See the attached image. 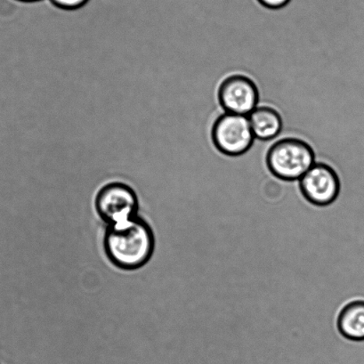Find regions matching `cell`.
<instances>
[{
	"mask_svg": "<svg viewBox=\"0 0 364 364\" xmlns=\"http://www.w3.org/2000/svg\"><path fill=\"white\" fill-rule=\"evenodd\" d=\"M314 159L313 148L305 141L287 137L279 140L268 150L267 165L275 178L295 181L301 179L316 164Z\"/></svg>",
	"mask_w": 364,
	"mask_h": 364,
	"instance_id": "7a4b0ae2",
	"label": "cell"
},
{
	"mask_svg": "<svg viewBox=\"0 0 364 364\" xmlns=\"http://www.w3.org/2000/svg\"><path fill=\"white\" fill-rule=\"evenodd\" d=\"M261 6L269 9H280L287 6L291 0H257Z\"/></svg>",
	"mask_w": 364,
	"mask_h": 364,
	"instance_id": "30bf717a",
	"label": "cell"
},
{
	"mask_svg": "<svg viewBox=\"0 0 364 364\" xmlns=\"http://www.w3.org/2000/svg\"><path fill=\"white\" fill-rule=\"evenodd\" d=\"M50 2L55 8L65 11H75L84 8L90 0H50Z\"/></svg>",
	"mask_w": 364,
	"mask_h": 364,
	"instance_id": "9c48e42d",
	"label": "cell"
},
{
	"mask_svg": "<svg viewBox=\"0 0 364 364\" xmlns=\"http://www.w3.org/2000/svg\"><path fill=\"white\" fill-rule=\"evenodd\" d=\"M299 188L310 203L325 207L337 200L341 181L330 165L317 162L299 180Z\"/></svg>",
	"mask_w": 364,
	"mask_h": 364,
	"instance_id": "8992f818",
	"label": "cell"
},
{
	"mask_svg": "<svg viewBox=\"0 0 364 364\" xmlns=\"http://www.w3.org/2000/svg\"><path fill=\"white\" fill-rule=\"evenodd\" d=\"M17 1L23 2V3H36L42 1V0H17Z\"/></svg>",
	"mask_w": 364,
	"mask_h": 364,
	"instance_id": "8fae6325",
	"label": "cell"
},
{
	"mask_svg": "<svg viewBox=\"0 0 364 364\" xmlns=\"http://www.w3.org/2000/svg\"><path fill=\"white\" fill-rule=\"evenodd\" d=\"M95 210L106 228L125 224L139 217V199L128 183H105L95 197Z\"/></svg>",
	"mask_w": 364,
	"mask_h": 364,
	"instance_id": "3957f363",
	"label": "cell"
},
{
	"mask_svg": "<svg viewBox=\"0 0 364 364\" xmlns=\"http://www.w3.org/2000/svg\"><path fill=\"white\" fill-rule=\"evenodd\" d=\"M338 328L343 337L353 341H364V301L348 304L338 318Z\"/></svg>",
	"mask_w": 364,
	"mask_h": 364,
	"instance_id": "ba28073f",
	"label": "cell"
},
{
	"mask_svg": "<svg viewBox=\"0 0 364 364\" xmlns=\"http://www.w3.org/2000/svg\"><path fill=\"white\" fill-rule=\"evenodd\" d=\"M218 99L225 112L249 116L257 107L259 91L248 76L232 74L219 85Z\"/></svg>",
	"mask_w": 364,
	"mask_h": 364,
	"instance_id": "5b68a950",
	"label": "cell"
},
{
	"mask_svg": "<svg viewBox=\"0 0 364 364\" xmlns=\"http://www.w3.org/2000/svg\"><path fill=\"white\" fill-rule=\"evenodd\" d=\"M102 245L112 266L122 271H136L154 256V232L149 223L139 215L125 224L106 228Z\"/></svg>",
	"mask_w": 364,
	"mask_h": 364,
	"instance_id": "6da1fadb",
	"label": "cell"
},
{
	"mask_svg": "<svg viewBox=\"0 0 364 364\" xmlns=\"http://www.w3.org/2000/svg\"><path fill=\"white\" fill-rule=\"evenodd\" d=\"M255 139L269 141L275 139L282 129V119L277 109L270 106H259L248 116Z\"/></svg>",
	"mask_w": 364,
	"mask_h": 364,
	"instance_id": "52a82bcc",
	"label": "cell"
},
{
	"mask_svg": "<svg viewBox=\"0 0 364 364\" xmlns=\"http://www.w3.org/2000/svg\"><path fill=\"white\" fill-rule=\"evenodd\" d=\"M211 139L221 154L237 157L252 148L255 136L248 116L225 112L212 126Z\"/></svg>",
	"mask_w": 364,
	"mask_h": 364,
	"instance_id": "277c9868",
	"label": "cell"
}]
</instances>
